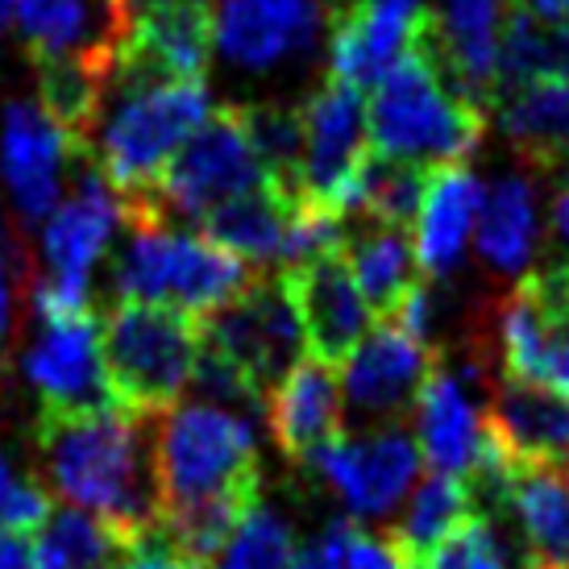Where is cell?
I'll list each match as a JSON object with an SVG mask.
<instances>
[{
  "instance_id": "1",
  "label": "cell",
  "mask_w": 569,
  "mask_h": 569,
  "mask_svg": "<svg viewBox=\"0 0 569 569\" xmlns=\"http://www.w3.org/2000/svg\"><path fill=\"white\" fill-rule=\"evenodd\" d=\"M38 453L50 487L71 507L104 520L129 545L162 523L154 416L126 408L38 420Z\"/></svg>"
},
{
  "instance_id": "2",
  "label": "cell",
  "mask_w": 569,
  "mask_h": 569,
  "mask_svg": "<svg viewBox=\"0 0 569 569\" xmlns=\"http://www.w3.org/2000/svg\"><path fill=\"white\" fill-rule=\"evenodd\" d=\"M212 117L204 80H146L112 71L92 150L117 200H138L162 179L171 159Z\"/></svg>"
},
{
  "instance_id": "3",
  "label": "cell",
  "mask_w": 569,
  "mask_h": 569,
  "mask_svg": "<svg viewBox=\"0 0 569 569\" xmlns=\"http://www.w3.org/2000/svg\"><path fill=\"white\" fill-rule=\"evenodd\" d=\"M366 133L370 154L437 171L475 154L487 133V112L458 92V83L445 76L420 38L408 59L370 88Z\"/></svg>"
},
{
  "instance_id": "4",
  "label": "cell",
  "mask_w": 569,
  "mask_h": 569,
  "mask_svg": "<svg viewBox=\"0 0 569 569\" xmlns=\"http://www.w3.org/2000/svg\"><path fill=\"white\" fill-rule=\"evenodd\" d=\"M200 320L167 303L121 300L100 325L104 379L117 408L138 416H162L191 387L200 362Z\"/></svg>"
},
{
  "instance_id": "5",
  "label": "cell",
  "mask_w": 569,
  "mask_h": 569,
  "mask_svg": "<svg viewBox=\"0 0 569 569\" xmlns=\"http://www.w3.org/2000/svg\"><path fill=\"white\" fill-rule=\"evenodd\" d=\"M258 270L238 253L221 250L204 233H183L174 224H138L112 267L121 300L167 303L204 320L221 303L241 296Z\"/></svg>"
},
{
  "instance_id": "6",
  "label": "cell",
  "mask_w": 569,
  "mask_h": 569,
  "mask_svg": "<svg viewBox=\"0 0 569 569\" xmlns=\"http://www.w3.org/2000/svg\"><path fill=\"white\" fill-rule=\"evenodd\" d=\"M258 188H267V171L253 154L241 109H212V117L183 142L159 183L121 204V221H129V229L167 224V217L204 221L208 212Z\"/></svg>"
},
{
  "instance_id": "7",
  "label": "cell",
  "mask_w": 569,
  "mask_h": 569,
  "mask_svg": "<svg viewBox=\"0 0 569 569\" xmlns=\"http://www.w3.org/2000/svg\"><path fill=\"white\" fill-rule=\"evenodd\" d=\"M159 482L162 516L233 490H262L250 420L221 403H174L159 428Z\"/></svg>"
},
{
  "instance_id": "8",
  "label": "cell",
  "mask_w": 569,
  "mask_h": 569,
  "mask_svg": "<svg viewBox=\"0 0 569 569\" xmlns=\"http://www.w3.org/2000/svg\"><path fill=\"white\" fill-rule=\"evenodd\" d=\"M200 337L208 353L238 370L262 408L308 349L283 274H253V283L241 296L200 320Z\"/></svg>"
},
{
  "instance_id": "9",
  "label": "cell",
  "mask_w": 569,
  "mask_h": 569,
  "mask_svg": "<svg viewBox=\"0 0 569 569\" xmlns=\"http://www.w3.org/2000/svg\"><path fill=\"white\" fill-rule=\"evenodd\" d=\"M300 112H303L300 204L332 212V217H349L362 162L370 159L362 92L341 80H329L320 83Z\"/></svg>"
},
{
  "instance_id": "10",
  "label": "cell",
  "mask_w": 569,
  "mask_h": 569,
  "mask_svg": "<svg viewBox=\"0 0 569 569\" xmlns=\"http://www.w3.org/2000/svg\"><path fill=\"white\" fill-rule=\"evenodd\" d=\"M121 221V200L100 171H83L76 191L47 217L42 229V258H47V283L38 287V317L47 312H83L88 283L109 250L112 229Z\"/></svg>"
},
{
  "instance_id": "11",
  "label": "cell",
  "mask_w": 569,
  "mask_h": 569,
  "mask_svg": "<svg viewBox=\"0 0 569 569\" xmlns=\"http://www.w3.org/2000/svg\"><path fill=\"white\" fill-rule=\"evenodd\" d=\"M503 379L569 396V262L528 274L499 317Z\"/></svg>"
},
{
  "instance_id": "12",
  "label": "cell",
  "mask_w": 569,
  "mask_h": 569,
  "mask_svg": "<svg viewBox=\"0 0 569 569\" xmlns=\"http://www.w3.org/2000/svg\"><path fill=\"white\" fill-rule=\"evenodd\" d=\"M26 379L33 382L47 416L117 408L104 379L100 320L92 317V308L38 317V337L26 349Z\"/></svg>"
},
{
  "instance_id": "13",
  "label": "cell",
  "mask_w": 569,
  "mask_h": 569,
  "mask_svg": "<svg viewBox=\"0 0 569 569\" xmlns=\"http://www.w3.org/2000/svg\"><path fill=\"white\" fill-rule=\"evenodd\" d=\"M332 495L362 520L387 516L403 503V495L416 487L420 475V445L411 441L403 428L387 425L366 437H332L317 458L308 461Z\"/></svg>"
},
{
  "instance_id": "14",
  "label": "cell",
  "mask_w": 569,
  "mask_h": 569,
  "mask_svg": "<svg viewBox=\"0 0 569 569\" xmlns=\"http://www.w3.org/2000/svg\"><path fill=\"white\" fill-rule=\"evenodd\" d=\"M425 0H349L329 30V80L375 88L408 59L428 26Z\"/></svg>"
},
{
  "instance_id": "15",
  "label": "cell",
  "mask_w": 569,
  "mask_h": 569,
  "mask_svg": "<svg viewBox=\"0 0 569 569\" xmlns=\"http://www.w3.org/2000/svg\"><path fill=\"white\" fill-rule=\"evenodd\" d=\"M287 296L296 303L303 346L325 366H341L370 332V303L349 274L341 250H325L279 270Z\"/></svg>"
},
{
  "instance_id": "16",
  "label": "cell",
  "mask_w": 569,
  "mask_h": 569,
  "mask_svg": "<svg viewBox=\"0 0 569 569\" xmlns=\"http://www.w3.org/2000/svg\"><path fill=\"white\" fill-rule=\"evenodd\" d=\"M13 21L38 63L80 59L117 67L133 26V0H17Z\"/></svg>"
},
{
  "instance_id": "17",
  "label": "cell",
  "mask_w": 569,
  "mask_h": 569,
  "mask_svg": "<svg viewBox=\"0 0 569 569\" xmlns=\"http://www.w3.org/2000/svg\"><path fill=\"white\" fill-rule=\"evenodd\" d=\"M212 50L217 38L208 0H150L142 13H133L112 71L146 80H204Z\"/></svg>"
},
{
  "instance_id": "18",
  "label": "cell",
  "mask_w": 569,
  "mask_h": 569,
  "mask_svg": "<svg viewBox=\"0 0 569 569\" xmlns=\"http://www.w3.org/2000/svg\"><path fill=\"white\" fill-rule=\"evenodd\" d=\"M80 146L30 100H13L0 121V174L26 221H47L63 196V167Z\"/></svg>"
},
{
  "instance_id": "19",
  "label": "cell",
  "mask_w": 569,
  "mask_h": 569,
  "mask_svg": "<svg viewBox=\"0 0 569 569\" xmlns=\"http://www.w3.org/2000/svg\"><path fill=\"white\" fill-rule=\"evenodd\" d=\"M320 0H221L212 9L217 50L241 71H270L312 47Z\"/></svg>"
},
{
  "instance_id": "20",
  "label": "cell",
  "mask_w": 569,
  "mask_h": 569,
  "mask_svg": "<svg viewBox=\"0 0 569 569\" xmlns=\"http://www.w3.org/2000/svg\"><path fill=\"white\" fill-rule=\"evenodd\" d=\"M428 370H432L428 346L399 329L396 320L366 332L358 349L337 366L341 396L362 416H399L403 408H411L420 387H425Z\"/></svg>"
},
{
  "instance_id": "21",
  "label": "cell",
  "mask_w": 569,
  "mask_h": 569,
  "mask_svg": "<svg viewBox=\"0 0 569 569\" xmlns=\"http://www.w3.org/2000/svg\"><path fill=\"white\" fill-rule=\"evenodd\" d=\"M507 4L503 0H441L428 13L425 47L441 71L475 104L495 100L499 47H503Z\"/></svg>"
},
{
  "instance_id": "22",
  "label": "cell",
  "mask_w": 569,
  "mask_h": 569,
  "mask_svg": "<svg viewBox=\"0 0 569 569\" xmlns=\"http://www.w3.org/2000/svg\"><path fill=\"white\" fill-rule=\"evenodd\" d=\"M341 408H346V396H341L337 366L300 358L267 399V420L270 432H274V445L291 461L308 466L332 437H341Z\"/></svg>"
},
{
  "instance_id": "23",
  "label": "cell",
  "mask_w": 569,
  "mask_h": 569,
  "mask_svg": "<svg viewBox=\"0 0 569 569\" xmlns=\"http://www.w3.org/2000/svg\"><path fill=\"white\" fill-rule=\"evenodd\" d=\"M487 441V416L475 408L470 391L445 366L428 370L416 396V445L437 475L470 478Z\"/></svg>"
},
{
  "instance_id": "24",
  "label": "cell",
  "mask_w": 569,
  "mask_h": 569,
  "mask_svg": "<svg viewBox=\"0 0 569 569\" xmlns=\"http://www.w3.org/2000/svg\"><path fill=\"white\" fill-rule=\"evenodd\" d=\"M487 428L516 466L569 461V396L561 391L503 379L487 408Z\"/></svg>"
},
{
  "instance_id": "25",
  "label": "cell",
  "mask_w": 569,
  "mask_h": 569,
  "mask_svg": "<svg viewBox=\"0 0 569 569\" xmlns=\"http://www.w3.org/2000/svg\"><path fill=\"white\" fill-rule=\"evenodd\" d=\"M487 188L466 162L437 167L428 179L425 204L416 217V262L425 274H449L466 253V241L475 238L478 212H482Z\"/></svg>"
},
{
  "instance_id": "26",
  "label": "cell",
  "mask_w": 569,
  "mask_h": 569,
  "mask_svg": "<svg viewBox=\"0 0 569 569\" xmlns=\"http://www.w3.org/2000/svg\"><path fill=\"white\" fill-rule=\"evenodd\" d=\"M528 566L569 561V478L561 466H520L503 490V503Z\"/></svg>"
},
{
  "instance_id": "27",
  "label": "cell",
  "mask_w": 569,
  "mask_h": 569,
  "mask_svg": "<svg viewBox=\"0 0 569 569\" xmlns=\"http://www.w3.org/2000/svg\"><path fill=\"white\" fill-rule=\"evenodd\" d=\"M341 258H346L353 283L370 303V312L391 317L399 303L408 300L411 287H420V262H416V238L396 224L366 221L341 233Z\"/></svg>"
},
{
  "instance_id": "28",
  "label": "cell",
  "mask_w": 569,
  "mask_h": 569,
  "mask_svg": "<svg viewBox=\"0 0 569 569\" xmlns=\"http://www.w3.org/2000/svg\"><path fill=\"white\" fill-rule=\"evenodd\" d=\"M499 126L507 142L537 167L569 162V76L532 80L499 96Z\"/></svg>"
},
{
  "instance_id": "29",
  "label": "cell",
  "mask_w": 569,
  "mask_h": 569,
  "mask_svg": "<svg viewBox=\"0 0 569 569\" xmlns=\"http://www.w3.org/2000/svg\"><path fill=\"white\" fill-rule=\"evenodd\" d=\"M478 253L487 258L499 274H523L540 238L537 191L523 174H507L482 196L478 212Z\"/></svg>"
},
{
  "instance_id": "30",
  "label": "cell",
  "mask_w": 569,
  "mask_h": 569,
  "mask_svg": "<svg viewBox=\"0 0 569 569\" xmlns=\"http://www.w3.org/2000/svg\"><path fill=\"white\" fill-rule=\"evenodd\" d=\"M126 549L129 540L117 537L104 520L80 507H63L50 511L33 532V569H117Z\"/></svg>"
},
{
  "instance_id": "31",
  "label": "cell",
  "mask_w": 569,
  "mask_h": 569,
  "mask_svg": "<svg viewBox=\"0 0 569 569\" xmlns=\"http://www.w3.org/2000/svg\"><path fill=\"white\" fill-rule=\"evenodd\" d=\"M475 511H478L475 490H470L466 478L432 475L416 487V495L408 499L403 520H399L387 537L396 540L399 549H403V557L416 566V561L432 553V549H437V545H441L458 523L470 520Z\"/></svg>"
},
{
  "instance_id": "32",
  "label": "cell",
  "mask_w": 569,
  "mask_h": 569,
  "mask_svg": "<svg viewBox=\"0 0 569 569\" xmlns=\"http://www.w3.org/2000/svg\"><path fill=\"white\" fill-rule=\"evenodd\" d=\"M428 179H432V171H428V167L370 154V159L362 162V174H358V188H353V208H349V217H353V212H362L366 221L408 229V224L420 217Z\"/></svg>"
},
{
  "instance_id": "33",
  "label": "cell",
  "mask_w": 569,
  "mask_h": 569,
  "mask_svg": "<svg viewBox=\"0 0 569 569\" xmlns=\"http://www.w3.org/2000/svg\"><path fill=\"white\" fill-rule=\"evenodd\" d=\"M246 133L267 183L279 188L287 200L300 204V162H303V112L287 104H246L241 109Z\"/></svg>"
},
{
  "instance_id": "34",
  "label": "cell",
  "mask_w": 569,
  "mask_h": 569,
  "mask_svg": "<svg viewBox=\"0 0 569 569\" xmlns=\"http://www.w3.org/2000/svg\"><path fill=\"white\" fill-rule=\"evenodd\" d=\"M296 561L300 549L283 516H274L270 507H253L224 540L212 569H296Z\"/></svg>"
},
{
  "instance_id": "35",
  "label": "cell",
  "mask_w": 569,
  "mask_h": 569,
  "mask_svg": "<svg viewBox=\"0 0 569 569\" xmlns=\"http://www.w3.org/2000/svg\"><path fill=\"white\" fill-rule=\"evenodd\" d=\"M411 569H516V561H511V549L503 545L495 520L475 511Z\"/></svg>"
},
{
  "instance_id": "36",
  "label": "cell",
  "mask_w": 569,
  "mask_h": 569,
  "mask_svg": "<svg viewBox=\"0 0 569 569\" xmlns=\"http://www.w3.org/2000/svg\"><path fill=\"white\" fill-rule=\"evenodd\" d=\"M54 511L50 507V495L33 478H26L13 461L0 453V532H21V537H33L47 516Z\"/></svg>"
},
{
  "instance_id": "37",
  "label": "cell",
  "mask_w": 569,
  "mask_h": 569,
  "mask_svg": "<svg viewBox=\"0 0 569 569\" xmlns=\"http://www.w3.org/2000/svg\"><path fill=\"white\" fill-rule=\"evenodd\" d=\"M325 540L332 545V553L341 561V569H411V561L403 557L391 537H375L366 532L362 523L337 520L325 528Z\"/></svg>"
},
{
  "instance_id": "38",
  "label": "cell",
  "mask_w": 569,
  "mask_h": 569,
  "mask_svg": "<svg viewBox=\"0 0 569 569\" xmlns=\"http://www.w3.org/2000/svg\"><path fill=\"white\" fill-rule=\"evenodd\" d=\"M117 569H204V566H196L191 557L179 553L171 540L162 537V523H159L154 532H146L142 540L129 545L126 553H121V561H117Z\"/></svg>"
},
{
  "instance_id": "39",
  "label": "cell",
  "mask_w": 569,
  "mask_h": 569,
  "mask_svg": "<svg viewBox=\"0 0 569 569\" xmlns=\"http://www.w3.org/2000/svg\"><path fill=\"white\" fill-rule=\"evenodd\" d=\"M0 569H33V537L0 532Z\"/></svg>"
},
{
  "instance_id": "40",
  "label": "cell",
  "mask_w": 569,
  "mask_h": 569,
  "mask_svg": "<svg viewBox=\"0 0 569 569\" xmlns=\"http://www.w3.org/2000/svg\"><path fill=\"white\" fill-rule=\"evenodd\" d=\"M532 17H540L545 26H557V30L569 33V0H520Z\"/></svg>"
},
{
  "instance_id": "41",
  "label": "cell",
  "mask_w": 569,
  "mask_h": 569,
  "mask_svg": "<svg viewBox=\"0 0 569 569\" xmlns=\"http://www.w3.org/2000/svg\"><path fill=\"white\" fill-rule=\"evenodd\" d=\"M296 569H341V561H337V553H332L329 540L320 537L317 545L300 549V561H296Z\"/></svg>"
},
{
  "instance_id": "42",
  "label": "cell",
  "mask_w": 569,
  "mask_h": 569,
  "mask_svg": "<svg viewBox=\"0 0 569 569\" xmlns=\"http://www.w3.org/2000/svg\"><path fill=\"white\" fill-rule=\"evenodd\" d=\"M553 233L569 246V179L557 188V200H553Z\"/></svg>"
},
{
  "instance_id": "43",
  "label": "cell",
  "mask_w": 569,
  "mask_h": 569,
  "mask_svg": "<svg viewBox=\"0 0 569 569\" xmlns=\"http://www.w3.org/2000/svg\"><path fill=\"white\" fill-rule=\"evenodd\" d=\"M9 329V283H4V267H0V337Z\"/></svg>"
},
{
  "instance_id": "44",
  "label": "cell",
  "mask_w": 569,
  "mask_h": 569,
  "mask_svg": "<svg viewBox=\"0 0 569 569\" xmlns=\"http://www.w3.org/2000/svg\"><path fill=\"white\" fill-rule=\"evenodd\" d=\"M13 4H17V0H0V30L13 21Z\"/></svg>"
},
{
  "instance_id": "45",
  "label": "cell",
  "mask_w": 569,
  "mask_h": 569,
  "mask_svg": "<svg viewBox=\"0 0 569 569\" xmlns=\"http://www.w3.org/2000/svg\"><path fill=\"white\" fill-rule=\"evenodd\" d=\"M537 569H569V561H561V566H537Z\"/></svg>"
},
{
  "instance_id": "46",
  "label": "cell",
  "mask_w": 569,
  "mask_h": 569,
  "mask_svg": "<svg viewBox=\"0 0 569 569\" xmlns=\"http://www.w3.org/2000/svg\"><path fill=\"white\" fill-rule=\"evenodd\" d=\"M561 470H566V478H569V461H566V466H561Z\"/></svg>"
},
{
  "instance_id": "47",
  "label": "cell",
  "mask_w": 569,
  "mask_h": 569,
  "mask_svg": "<svg viewBox=\"0 0 569 569\" xmlns=\"http://www.w3.org/2000/svg\"><path fill=\"white\" fill-rule=\"evenodd\" d=\"M146 4H150V0H146Z\"/></svg>"
}]
</instances>
